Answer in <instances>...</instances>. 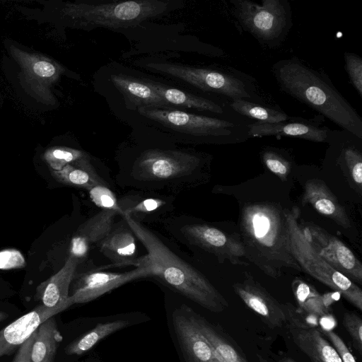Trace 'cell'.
<instances>
[{
  "instance_id": "cell-1",
  "label": "cell",
  "mask_w": 362,
  "mask_h": 362,
  "mask_svg": "<svg viewBox=\"0 0 362 362\" xmlns=\"http://www.w3.org/2000/svg\"><path fill=\"white\" fill-rule=\"evenodd\" d=\"M239 230L245 258L267 276L302 269L291 253L287 206L268 196L239 198Z\"/></svg>"
},
{
  "instance_id": "cell-2",
  "label": "cell",
  "mask_w": 362,
  "mask_h": 362,
  "mask_svg": "<svg viewBox=\"0 0 362 362\" xmlns=\"http://www.w3.org/2000/svg\"><path fill=\"white\" fill-rule=\"evenodd\" d=\"M272 71L282 91L362 139V117L324 71L297 57L276 62Z\"/></svg>"
},
{
  "instance_id": "cell-3",
  "label": "cell",
  "mask_w": 362,
  "mask_h": 362,
  "mask_svg": "<svg viewBox=\"0 0 362 362\" xmlns=\"http://www.w3.org/2000/svg\"><path fill=\"white\" fill-rule=\"evenodd\" d=\"M122 217L146 249L147 254L139 258V262L150 268L152 276L211 312L221 313L228 308V300L211 282L157 235L129 216Z\"/></svg>"
},
{
  "instance_id": "cell-4",
  "label": "cell",
  "mask_w": 362,
  "mask_h": 362,
  "mask_svg": "<svg viewBox=\"0 0 362 362\" xmlns=\"http://www.w3.org/2000/svg\"><path fill=\"white\" fill-rule=\"evenodd\" d=\"M139 112L163 126L215 144H235L250 139L252 121L240 116H218L187 113L173 109L141 107Z\"/></svg>"
},
{
  "instance_id": "cell-5",
  "label": "cell",
  "mask_w": 362,
  "mask_h": 362,
  "mask_svg": "<svg viewBox=\"0 0 362 362\" xmlns=\"http://www.w3.org/2000/svg\"><path fill=\"white\" fill-rule=\"evenodd\" d=\"M166 1L140 0L89 4L66 3L62 10L78 28L90 30L98 27L110 29L128 28L169 11Z\"/></svg>"
},
{
  "instance_id": "cell-6",
  "label": "cell",
  "mask_w": 362,
  "mask_h": 362,
  "mask_svg": "<svg viewBox=\"0 0 362 362\" xmlns=\"http://www.w3.org/2000/svg\"><path fill=\"white\" fill-rule=\"evenodd\" d=\"M146 67L185 81L203 91L221 95L228 100L244 99L265 103L255 79L233 67L213 69L168 62H151Z\"/></svg>"
},
{
  "instance_id": "cell-7",
  "label": "cell",
  "mask_w": 362,
  "mask_h": 362,
  "mask_svg": "<svg viewBox=\"0 0 362 362\" xmlns=\"http://www.w3.org/2000/svg\"><path fill=\"white\" fill-rule=\"evenodd\" d=\"M231 13L239 28L252 35L259 44L274 49L286 40L293 26L288 0H230Z\"/></svg>"
},
{
  "instance_id": "cell-8",
  "label": "cell",
  "mask_w": 362,
  "mask_h": 362,
  "mask_svg": "<svg viewBox=\"0 0 362 362\" xmlns=\"http://www.w3.org/2000/svg\"><path fill=\"white\" fill-rule=\"evenodd\" d=\"M206 163L204 157L181 151L148 149L135 160L131 177L138 186L192 184Z\"/></svg>"
},
{
  "instance_id": "cell-9",
  "label": "cell",
  "mask_w": 362,
  "mask_h": 362,
  "mask_svg": "<svg viewBox=\"0 0 362 362\" xmlns=\"http://www.w3.org/2000/svg\"><path fill=\"white\" fill-rule=\"evenodd\" d=\"M286 216L288 226L291 253L302 272L339 293L349 303L362 310V290L348 277L336 270L311 247L298 221L300 210L287 206Z\"/></svg>"
},
{
  "instance_id": "cell-10",
  "label": "cell",
  "mask_w": 362,
  "mask_h": 362,
  "mask_svg": "<svg viewBox=\"0 0 362 362\" xmlns=\"http://www.w3.org/2000/svg\"><path fill=\"white\" fill-rule=\"evenodd\" d=\"M179 234L189 245L214 255L220 262L247 266L245 252L239 234L230 233L212 224L193 222L180 226Z\"/></svg>"
},
{
  "instance_id": "cell-11",
  "label": "cell",
  "mask_w": 362,
  "mask_h": 362,
  "mask_svg": "<svg viewBox=\"0 0 362 362\" xmlns=\"http://www.w3.org/2000/svg\"><path fill=\"white\" fill-rule=\"evenodd\" d=\"M300 227L311 247L322 258L354 283L362 284V264L343 242L313 223Z\"/></svg>"
},
{
  "instance_id": "cell-12",
  "label": "cell",
  "mask_w": 362,
  "mask_h": 362,
  "mask_svg": "<svg viewBox=\"0 0 362 362\" xmlns=\"http://www.w3.org/2000/svg\"><path fill=\"white\" fill-rule=\"evenodd\" d=\"M186 304L173 313L174 332L186 362H223L202 333Z\"/></svg>"
},
{
  "instance_id": "cell-13",
  "label": "cell",
  "mask_w": 362,
  "mask_h": 362,
  "mask_svg": "<svg viewBox=\"0 0 362 362\" xmlns=\"http://www.w3.org/2000/svg\"><path fill=\"white\" fill-rule=\"evenodd\" d=\"M11 52L21 67L24 82L29 90L45 103H54L55 100L50 88L63 73V67L49 58L14 47H11Z\"/></svg>"
},
{
  "instance_id": "cell-14",
  "label": "cell",
  "mask_w": 362,
  "mask_h": 362,
  "mask_svg": "<svg viewBox=\"0 0 362 362\" xmlns=\"http://www.w3.org/2000/svg\"><path fill=\"white\" fill-rule=\"evenodd\" d=\"M146 276H152V272L142 264L122 273L93 270L81 276L69 299L72 305L88 303L128 282Z\"/></svg>"
},
{
  "instance_id": "cell-15",
  "label": "cell",
  "mask_w": 362,
  "mask_h": 362,
  "mask_svg": "<svg viewBox=\"0 0 362 362\" xmlns=\"http://www.w3.org/2000/svg\"><path fill=\"white\" fill-rule=\"evenodd\" d=\"M233 288L271 329L281 328L287 324V303H280L250 274L245 272L244 281L234 283Z\"/></svg>"
},
{
  "instance_id": "cell-16",
  "label": "cell",
  "mask_w": 362,
  "mask_h": 362,
  "mask_svg": "<svg viewBox=\"0 0 362 362\" xmlns=\"http://www.w3.org/2000/svg\"><path fill=\"white\" fill-rule=\"evenodd\" d=\"M321 115L308 119L291 117L278 123L265 124L254 122L249 125V136L293 137L319 143H327L330 128L322 124Z\"/></svg>"
},
{
  "instance_id": "cell-17",
  "label": "cell",
  "mask_w": 362,
  "mask_h": 362,
  "mask_svg": "<svg viewBox=\"0 0 362 362\" xmlns=\"http://www.w3.org/2000/svg\"><path fill=\"white\" fill-rule=\"evenodd\" d=\"M294 308L288 304L287 324L295 344L311 362H342L335 349L315 327L293 316Z\"/></svg>"
},
{
  "instance_id": "cell-18",
  "label": "cell",
  "mask_w": 362,
  "mask_h": 362,
  "mask_svg": "<svg viewBox=\"0 0 362 362\" xmlns=\"http://www.w3.org/2000/svg\"><path fill=\"white\" fill-rule=\"evenodd\" d=\"M65 310L63 308H50L41 304L0 330V358L11 355L41 323Z\"/></svg>"
},
{
  "instance_id": "cell-19",
  "label": "cell",
  "mask_w": 362,
  "mask_h": 362,
  "mask_svg": "<svg viewBox=\"0 0 362 362\" xmlns=\"http://www.w3.org/2000/svg\"><path fill=\"white\" fill-rule=\"evenodd\" d=\"M79 263L78 259L70 254L62 269L37 287L36 298L50 308L66 310L71 306L69 290Z\"/></svg>"
},
{
  "instance_id": "cell-20",
  "label": "cell",
  "mask_w": 362,
  "mask_h": 362,
  "mask_svg": "<svg viewBox=\"0 0 362 362\" xmlns=\"http://www.w3.org/2000/svg\"><path fill=\"white\" fill-rule=\"evenodd\" d=\"M121 216L128 215L134 220L153 221L163 218L173 209V197L150 193H133L118 200Z\"/></svg>"
},
{
  "instance_id": "cell-21",
  "label": "cell",
  "mask_w": 362,
  "mask_h": 362,
  "mask_svg": "<svg viewBox=\"0 0 362 362\" xmlns=\"http://www.w3.org/2000/svg\"><path fill=\"white\" fill-rule=\"evenodd\" d=\"M135 235L122 218L98 244L100 252L115 265L140 266L136 258Z\"/></svg>"
},
{
  "instance_id": "cell-22",
  "label": "cell",
  "mask_w": 362,
  "mask_h": 362,
  "mask_svg": "<svg viewBox=\"0 0 362 362\" xmlns=\"http://www.w3.org/2000/svg\"><path fill=\"white\" fill-rule=\"evenodd\" d=\"M118 214L116 211L101 209L86 220L78 228L72 239L71 255L77 257L79 262L88 255L90 248L98 244L108 234Z\"/></svg>"
},
{
  "instance_id": "cell-23",
  "label": "cell",
  "mask_w": 362,
  "mask_h": 362,
  "mask_svg": "<svg viewBox=\"0 0 362 362\" xmlns=\"http://www.w3.org/2000/svg\"><path fill=\"white\" fill-rule=\"evenodd\" d=\"M162 99L169 104L181 107L192 108L212 112L218 116H233L236 114L230 107L229 101L220 102L198 96L164 84L142 78Z\"/></svg>"
},
{
  "instance_id": "cell-24",
  "label": "cell",
  "mask_w": 362,
  "mask_h": 362,
  "mask_svg": "<svg viewBox=\"0 0 362 362\" xmlns=\"http://www.w3.org/2000/svg\"><path fill=\"white\" fill-rule=\"evenodd\" d=\"M303 202L310 204L317 212L343 228H351V221L346 210L323 181L311 179L305 182Z\"/></svg>"
},
{
  "instance_id": "cell-25",
  "label": "cell",
  "mask_w": 362,
  "mask_h": 362,
  "mask_svg": "<svg viewBox=\"0 0 362 362\" xmlns=\"http://www.w3.org/2000/svg\"><path fill=\"white\" fill-rule=\"evenodd\" d=\"M199 329L223 362H250L234 340L219 326L193 312Z\"/></svg>"
},
{
  "instance_id": "cell-26",
  "label": "cell",
  "mask_w": 362,
  "mask_h": 362,
  "mask_svg": "<svg viewBox=\"0 0 362 362\" xmlns=\"http://www.w3.org/2000/svg\"><path fill=\"white\" fill-rule=\"evenodd\" d=\"M111 81L123 95L139 107L171 109L146 83L124 74L112 75Z\"/></svg>"
},
{
  "instance_id": "cell-27",
  "label": "cell",
  "mask_w": 362,
  "mask_h": 362,
  "mask_svg": "<svg viewBox=\"0 0 362 362\" xmlns=\"http://www.w3.org/2000/svg\"><path fill=\"white\" fill-rule=\"evenodd\" d=\"M53 177L59 183L89 189L98 185L108 184L97 173L88 155L65 165L60 170H51Z\"/></svg>"
},
{
  "instance_id": "cell-28",
  "label": "cell",
  "mask_w": 362,
  "mask_h": 362,
  "mask_svg": "<svg viewBox=\"0 0 362 362\" xmlns=\"http://www.w3.org/2000/svg\"><path fill=\"white\" fill-rule=\"evenodd\" d=\"M35 332L30 362H54L58 347L63 339L54 316L41 323Z\"/></svg>"
},
{
  "instance_id": "cell-29",
  "label": "cell",
  "mask_w": 362,
  "mask_h": 362,
  "mask_svg": "<svg viewBox=\"0 0 362 362\" xmlns=\"http://www.w3.org/2000/svg\"><path fill=\"white\" fill-rule=\"evenodd\" d=\"M291 288L299 310L317 317L329 315V306L313 285L296 277Z\"/></svg>"
},
{
  "instance_id": "cell-30",
  "label": "cell",
  "mask_w": 362,
  "mask_h": 362,
  "mask_svg": "<svg viewBox=\"0 0 362 362\" xmlns=\"http://www.w3.org/2000/svg\"><path fill=\"white\" fill-rule=\"evenodd\" d=\"M229 105L240 116L259 123H278L286 121L291 117L285 112L268 106L266 103H259L244 99L231 100L229 101Z\"/></svg>"
},
{
  "instance_id": "cell-31",
  "label": "cell",
  "mask_w": 362,
  "mask_h": 362,
  "mask_svg": "<svg viewBox=\"0 0 362 362\" xmlns=\"http://www.w3.org/2000/svg\"><path fill=\"white\" fill-rule=\"evenodd\" d=\"M129 325V322L124 320L98 323L89 332L69 344L65 349V353L67 355H81L103 339Z\"/></svg>"
},
{
  "instance_id": "cell-32",
  "label": "cell",
  "mask_w": 362,
  "mask_h": 362,
  "mask_svg": "<svg viewBox=\"0 0 362 362\" xmlns=\"http://www.w3.org/2000/svg\"><path fill=\"white\" fill-rule=\"evenodd\" d=\"M260 158L267 169L282 182L288 180L293 168L292 160L283 149L265 146L260 151Z\"/></svg>"
},
{
  "instance_id": "cell-33",
  "label": "cell",
  "mask_w": 362,
  "mask_h": 362,
  "mask_svg": "<svg viewBox=\"0 0 362 362\" xmlns=\"http://www.w3.org/2000/svg\"><path fill=\"white\" fill-rule=\"evenodd\" d=\"M88 155L86 152L69 147L55 146L47 149L43 158L54 170H60L65 165Z\"/></svg>"
},
{
  "instance_id": "cell-34",
  "label": "cell",
  "mask_w": 362,
  "mask_h": 362,
  "mask_svg": "<svg viewBox=\"0 0 362 362\" xmlns=\"http://www.w3.org/2000/svg\"><path fill=\"white\" fill-rule=\"evenodd\" d=\"M92 202L101 209L111 210L121 214L118 200L109 185H98L88 189Z\"/></svg>"
},
{
  "instance_id": "cell-35",
  "label": "cell",
  "mask_w": 362,
  "mask_h": 362,
  "mask_svg": "<svg viewBox=\"0 0 362 362\" xmlns=\"http://www.w3.org/2000/svg\"><path fill=\"white\" fill-rule=\"evenodd\" d=\"M345 69L349 80L358 93L362 97V59L354 53L346 52L344 54Z\"/></svg>"
},
{
  "instance_id": "cell-36",
  "label": "cell",
  "mask_w": 362,
  "mask_h": 362,
  "mask_svg": "<svg viewBox=\"0 0 362 362\" xmlns=\"http://www.w3.org/2000/svg\"><path fill=\"white\" fill-rule=\"evenodd\" d=\"M342 325L351 338L354 347L362 354V320L354 313L344 315Z\"/></svg>"
},
{
  "instance_id": "cell-37",
  "label": "cell",
  "mask_w": 362,
  "mask_h": 362,
  "mask_svg": "<svg viewBox=\"0 0 362 362\" xmlns=\"http://www.w3.org/2000/svg\"><path fill=\"white\" fill-rule=\"evenodd\" d=\"M325 334L342 362H356L351 351L348 349L342 339L336 332L329 330L327 331Z\"/></svg>"
},
{
  "instance_id": "cell-38",
  "label": "cell",
  "mask_w": 362,
  "mask_h": 362,
  "mask_svg": "<svg viewBox=\"0 0 362 362\" xmlns=\"http://www.w3.org/2000/svg\"><path fill=\"white\" fill-rule=\"evenodd\" d=\"M35 330L18 349L17 353L16 354L12 362H30L31 350L35 337Z\"/></svg>"
},
{
  "instance_id": "cell-39",
  "label": "cell",
  "mask_w": 362,
  "mask_h": 362,
  "mask_svg": "<svg viewBox=\"0 0 362 362\" xmlns=\"http://www.w3.org/2000/svg\"><path fill=\"white\" fill-rule=\"evenodd\" d=\"M279 362H297V361H296L295 360H293V358H291L290 357L285 356V357H282L281 358H280Z\"/></svg>"
},
{
  "instance_id": "cell-40",
  "label": "cell",
  "mask_w": 362,
  "mask_h": 362,
  "mask_svg": "<svg viewBox=\"0 0 362 362\" xmlns=\"http://www.w3.org/2000/svg\"><path fill=\"white\" fill-rule=\"evenodd\" d=\"M257 357L259 362H269L266 358L262 356L261 354H257Z\"/></svg>"
},
{
  "instance_id": "cell-41",
  "label": "cell",
  "mask_w": 362,
  "mask_h": 362,
  "mask_svg": "<svg viewBox=\"0 0 362 362\" xmlns=\"http://www.w3.org/2000/svg\"><path fill=\"white\" fill-rule=\"evenodd\" d=\"M8 317V315L6 313L0 311V322L4 320Z\"/></svg>"
}]
</instances>
